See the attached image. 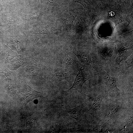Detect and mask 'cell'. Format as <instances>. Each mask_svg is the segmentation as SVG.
Wrapping results in <instances>:
<instances>
[{"label":"cell","mask_w":133,"mask_h":133,"mask_svg":"<svg viewBox=\"0 0 133 133\" xmlns=\"http://www.w3.org/2000/svg\"><path fill=\"white\" fill-rule=\"evenodd\" d=\"M47 4L50 7L53 8L58 7L59 5L57 4L55 0H47Z\"/></svg>","instance_id":"cell-11"},{"label":"cell","mask_w":133,"mask_h":133,"mask_svg":"<svg viewBox=\"0 0 133 133\" xmlns=\"http://www.w3.org/2000/svg\"><path fill=\"white\" fill-rule=\"evenodd\" d=\"M71 51L76 56L81 62L90 66L98 72L99 68L93 63L90 57L88 54L73 48L71 49Z\"/></svg>","instance_id":"cell-3"},{"label":"cell","mask_w":133,"mask_h":133,"mask_svg":"<svg viewBox=\"0 0 133 133\" xmlns=\"http://www.w3.org/2000/svg\"><path fill=\"white\" fill-rule=\"evenodd\" d=\"M98 72L107 86L109 96L115 97L118 96L119 93V90L117 87L116 78L111 76L102 69L99 68Z\"/></svg>","instance_id":"cell-1"},{"label":"cell","mask_w":133,"mask_h":133,"mask_svg":"<svg viewBox=\"0 0 133 133\" xmlns=\"http://www.w3.org/2000/svg\"><path fill=\"white\" fill-rule=\"evenodd\" d=\"M78 3L81 4L85 9L88 10L90 9L94 3V0H72L71 2Z\"/></svg>","instance_id":"cell-8"},{"label":"cell","mask_w":133,"mask_h":133,"mask_svg":"<svg viewBox=\"0 0 133 133\" xmlns=\"http://www.w3.org/2000/svg\"><path fill=\"white\" fill-rule=\"evenodd\" d=\"M53 30V29L51 27L47 26L41 28L39 30L38 33L40 34H50Z\"/></svg>","instance_id":"cell-10"},{"label":"cell","mask_w":133,"mask_h":133,"mask_svg":"<svg viewBox=\"0 0 133 133\" xmlns=\"http://www.w3.org/2000/svg\"><path fill=\"white\" fill-rule=\"evenodd\" d=\"M77 14L75 13H69L66 15L63 18V22L66 30L70 33Z\"/></svg>","instance_id":"cell-5"},{"label":"cell","mask_w":133,"mask_h":133,"mask_svg":"<svg viewBox=\"0 0 133 133\" xmlns=\"http://www.w3.org/2000/svg\"><path fill=\"white\" fill-rule=\"evenodd\" d=\"M133 56H131L129 59L126 61L125 63V67L126 69H128L133 65Z\"/></svg>","instance_id":"cell-12"},{"label":"cell","mask_w":133,"mask_h":133,"mask_svg":"<svg viewBox=\"0 0 133 133\" xmlns=\"http://www.w3.org/2000/svg\"><path fill=\"white\" fill-rule=\"evenodd\" d=\"M90 78L88 73L84 68L81 67L72 85L67 91H68L75 90L81 93L83 84Z\"/></svg>","instance_id":"cell-2"},{"label":"cell","mask_w":133,"mask_h":133,"mask_svg":"<svg viewBox=\"0 0 133 133\" xmlns=\"http://www.w3.org/2000/svg\"><path fill=\"white\" fill-rule=\"evenodd\" d=\"M21 96L25 105L35 99L43 96L41 92L34 90L28 86L22 91Z\"/></svg>","instance_id":"cell-4"},{"label":"cell","mask_w":133,"mask_h":133,"mask_svg":"<svg viewBox=\"0 0 133 133\" xmlns=\"http://www.w3.org/2000/svg\"><path fill=\"white\" fill-rule=\"evenodd\" d=\"M116 62L119 64L122 61L126 59L130 54V52L126 51H116Z\"/></svg>","instance_id":"cell-7"},{"label":"cell","mask_w":133,"mask_h":133,"mask_svg":"<svg viewBox=\"0 0 133 133\" xmlns=\"http://www.w3.org/2000/svg\"><path fill=\"white\" fill-rule=\"evenodd\" d=\"M104 97V96L101 95L94 98L91 109L94 111L98 109L100 106L101 101Z\"/></svg>","instance_id":"cell-9"},{"label":"cell","mask_w":133,"mask_h":133,"mask_svg":"<svg viewBox=\"0 0 133 133\" xmlns=\"http://www.w3.org/2000/svg\"><path fill=\"white\" fill-rule=\"evenodd\" d=\"M82 109V106L79 105L74 108L66 110L61 114L62 116L71 117L77 120H79L81 118V112Z\"/></svg>","instance_id":"cell-6"}]
</instances>
